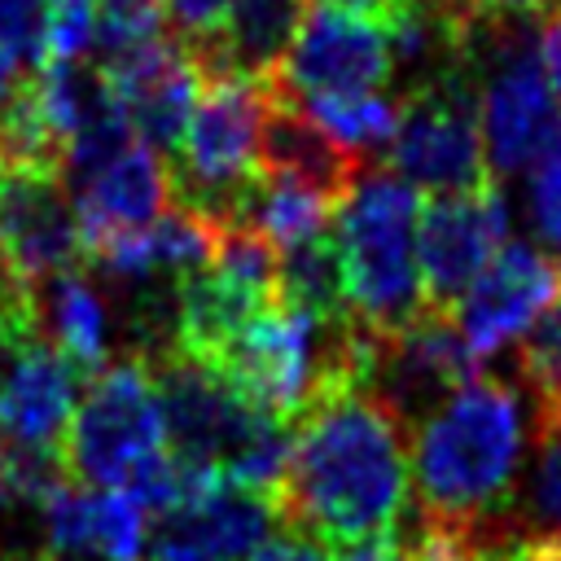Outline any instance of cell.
Here are the masks:
<instances>
[{
    "mask_svg": "<svg viewBox=\"0 0 561 561\" xmlns=\"http://www.w3.org/2000/svg\"><path fill=\"white\" fill-rule=\"evenodd\" d=\"M412 491L408 421L373 390H342L289 425L280 526L324 543L399 530Z\"/></svg>",
    "mask_w": 561,
    "mask_h": 561,
    "instance_id": "6da1fadb",
    "label": "cell"
},
{
    "mask_svg": "<svg viewBox=\"0 0 561 561\" xmlns=\"http://www.w3.org/2000/svg\"><path fill=\"white\" fill-rule=\"evenodd\" d=\"M522 460L526 408L517 386L473 373L412 430V491L421 526L495 552Z\"/></svg>",
    "mask_w": 561,
    "mask_h": 561,
    "instance_id": "7a4b0ae2",
    "label": "cell"
},
{
    "mask_svg": "<svg viewBox=\"0 0 561 561\" xmlns=\"http://www.w3.org/2000/svg\"><path fill=\"white\" fill-rule=\"evenodd\" d=\"M421 193L390 167L359 171L333 215L346 311L373 333H399L425 311L416 263Z\"/></svg>",
    "mask_w": 561,
    "mask_h": 561,
    "instance_id": "3957f363",
    "label": "cell"
},
{
    "mask_svg": "<svg viewBox=\"0 0 561 561\" xmlns=\"http://www.w3.org/2000/svg\"><path fill=\"white\" fill-rule=\"evenodd\" d=\"M272 101V79H202L197 105L171 153V202L206 215L210 224L241 219L245 193L259 175Z\"/></svg>",
    "mask_w": 561,
    "mask_h": 561,
    "instance_id": "277c9868",
    "label": "cell"
},
{
    "mask_svg": "<svg viewBox=\"0 0 561 561\" xmlns=\"http://www.w3.org/2000/svg\"><path fill=\"white\" fill-rule=\"evenodd\" d=\"M158 451H167V421L145 351L105 359L88 381L61 434L66 473L83 486H127Z\"/></svg>",
    "mask_w": 561,
    "mask_h": 561,
    "instance_id": "5b68a950",
    "label": "cell"
},
{
    "mask_svg": "<svg viewBox=\"0 0 561 561\" xmlns=\"http://www.w3.org/2000/svg\"><path fill=\"white\" fill-rule=\"evenodd\" d=\"M478 70L421 75L399 96V123L390 136V171L416 193H469L491 184L482 118H478Z\"/></svg>",
    "mask_w": 561,
    "mask_h": 561,
    "instance_id": "8992f818",
    "label": "cell"
},
{
    "mask_svg": "<svg viewBox=\"0 0 561 561\" xmlns=\"http://www.w3.org/2000/svg\"><path fill=\"white\" fill-rule=\"evenodd\" d=\"M478 118L486 140L491 175H513L522 167H535L543 153L561 110L557 92L539 66V57L522 44V35H504V26L491 31L482 57H478Z\"/></svg>",
    "mask_w": 561,
    "mask_h": 561,
    "instance_id": "52a82bcc",
    "label": "cell"
},
{
    "mask_svg": "<svg viewBox=\"0 0 561 561\" xmlns=\"http://www.w3.org/2000/svg\"><path fill=\"white\" fill-rule=\"evenodd\" d=\"M394 75V48L386 22L316 0L298 35L272 75V83L289 96H342V92H377Z\"/></svg>",
    "mask_w": 561,
    "mask_h": 561,
    "instance_id": "ba28073f",
    "label": "cell"
},
{
    "mask_svg": "<svg viewBox=\"0 0 561 561\" xmlns=\"http://www.w3.org/2000/svg\"><path fill=\"white\" fill-rule=\"evenodd\" d=\"M508 241V202L500 184H482L469 193H434L416 219V263L425 307L456 316L469 285Z\"/></svg>",
    "mask_w": 561,
    "mask_h": 561,
    "instance_id": "9c48e42d",
    "label": "cell"
},
{
    "mask_svg": "<svg viewBox=\"0 0 561 561\" xmlns=\"http://www.w3.org/2000/svg\"><path fill=\"white\" fill-rule=\"evenodd\" d=\"M276 526L280 517L267 495L210 473L180 504L149 522L145 561H250Z\"/></svg>",
    "mask_w": 561,
    "mask_h": 561,
    "instance_id": "30bf717a",
    "label": "cell"
},
{
    "mask_svg": "<svg viewBox=\"0 0 561 561\" xmlns=\"http://www.w3.org/2000/svg\"><path fill=\"white\" fill-rule=\"evenodd\" d=\"M0 259L26 289L57 272L88 267L61 171H0Z\"/></svg>",
    "mask_w": 561,
    "mask_h": 561,
    "instance_id": "8fae6325",
    "label": "cell"
},
{
    "mask_svg": "<svg viewBox=\"0 0 561 561\" xmlns=\"http://www.w3.org/2000/svg\"><path fill=\"white\" fill-rule=\"evenodd\" d=\"M473 373H478V355L469 351L456 316L425 307L408 329L381 333L368 390L381 394L412 430L425 412H434Z\"/></svg>",
    "mask_w": 561,
    "mask_h": 561,
    "instance_id": "7c38bea8",
    "label": "cell"
},
{
    "mask_svg": "<svg viewBox=\"0 0 561 561\" xmlns=\"http://www.w3.org/2000/svg\"><path fill=\"white\" fill-rule=\"evenodd\" d=\"M561 294V259L535 241H504L456 307V324L478 359L517 342Z\"/></svg>",
    "mask_w": 561,
    "mask_h": 561,
    "instance_id": "4fadbf2b",
    "label": "cell"
},
{
    "mask_svg": "<svg viewBox=\"0 0 561 561\" xmlns=\"http://www.w3.org/2000/svg\"><path fill=\"white\" fill-rule=\"evenodd\" d=\"M101 75H105L114 105L131 123V131L145 145H153L158 153H175L180 131L202 92V75L193 66L188 48L180 39L158 35L127 53L101 57Z\"/></svg>",
    "mask_w": 561,
    "mask_h": 561,
    "instance_id": "5bb4252c",
    "label": "cell"
},
{
    "mask_svg": "<svg viewBox=\"0 0 561 561\" xmlns=\"http://www.w3.org/2000/svg\"><path fill=\"white\" fill-rule=\"evenodd\" d=\"M75 188V219L83 237V263L105 241L153 224L171 206V162L145 140H131L110 162L88 171Z\"/></svg>",
    "mask_w": 561,
    "mask_h": 561,
    "instance_id": "9a60e30c",
    "label": "cell"
},
{
    "mask_svg": "<svg viewBox=\"0 0 561 561\" xmlns=\"http://www.w3.org/2000/svg\"><path fill=\"white\" fill-rule=\"evenodd\" d=\"M44 548L53 557H83V561H145L149 543V508L127 491H96L83 482H61L39 508Z\"/></svg>",
    "mask_w": 561,
    "mask_h": 561,
    "instance_id": "2e32d148",
    "label": "cell"
},
{
    "mask_svg": "<svg viewBox=\"0 0 561 561\" xmlns=\"http://www.w3.org/2000/svg\"><path fill=\"white\" fill-rule=\"evenodd\" d=\"M307 0H237L219 31L202 39H180L202 79H272L298 35Z\"/></svg>",
    "mask_w": 561,
    "mask_h": 561,
    "instance_id": "e0dca14e",
    "label": "cell"
},
{
    "mask_svg": "<svg viewBox=\"0 0 561 561\" xmlns=\"http://www.w3.org/2000/svg\"><path fill=\"white\" fill-rule=\"evenodd\" d=\"M83 373L44 337H31L0 386V430L26 447H61Z\"/></svg>",
    "mask_w": 561,
    "mask_h": 561,
    "instance_id": "ac0fdd59",
    "label": "cell"
},
{
    "mask_svg": "<svg viewBox=\"0 0 561 561\" xmlns=\"http://www.w3.org/2000/svg\"><path fill=\"white\" fill-rule=\"evenodd\" d=\"M259 171H280V175L307 180L320 193H329V197L342 202L346 188L359 180L364 158H355L351 149H342L294 96H285L276 88V101H272V114H267V131H263Z\"/></svg>",
    "mask_w": 561,
    "mask_h": 561,
    "instance_id": "d6986e66",
    "label": "cell"
},
{
    "mask_svg": "<svg viewBox=\"0 0 561 561\" xmlns=\"http://www.w3.org/2000/svg\"><path fill=\"white\" fill-rule=\"evenodd\" d=\"M31 302L39 337L53 342L88 381L110 359V307L101 289L88 280V267H70L39 280L31 289Z\"/></svg>",
    "mask_w": 561,
    "mask_h": 561,
    "instance_id": "ffe728a7",
    "label": "cell"
},
{
    "mask_svg": "<svg viewBox=\"0 0 561 561\" xmlns=\"http://www.w3.org/2000/svg\"><path fill=\"white\" fill-rule=\"evenodd\" d=\"M272 302L254 298L250 289L224 280L210 263L180 276L175 280V324H171V346L193 355V359H206V364H219V355L228 351V342Z\"/></svg>",
    "mask_w": 561,
    "mask_h": 561,
    "instance_id": "44dd1931",
    "label": "cell"
},
{
    "mask_svg": "<svg viewBox=\"0 0 561 561\" xmlns=\"http://www.w3.org/2000/svg\"><path fill=\"white\" fill-rule=\"evenodd\" d=\"M535 535L561 539V408H535L530 456L500 522V543Z\"/></svg>",
    "mask_w": 561,
    "mask_h": 561,
    "instance_id": "7402d4cb",
    "label": "cell"
},
{
    "mask_svg": "<svg viewBox=\"0 0 561 561\" xmlns=\"http://www.w3.org/2000/svg\"><path fill=\"white\" fill-rule=\"evenodd\" d=\"M333 215H337V197L280 171H259L241 206V219L254 224L276 250L324 237L333 228Z\"/></svg>",
    "mask_w": 561,
    "mask_h": 561,
    "instance_id": "603a6c76",
    "label": "cell"
},
{
    "mask_svg": "<svg viewBox=\"0 0 561 561\" xmlns=\"http://www.w3.org/2000/svg\"><path fill=\"white\" fill-rule=\"evenodd\" d=\"M276 302L311 311V316H342L346 311V289H342V263H337L333 232L280 250Z\"/></svg>",
    "mask_w": 561,
    "mask_h": 561,
    "instance_id": "cb8c5ba5",
    "label": "cell"
},
{
    "mask_svg": "<svg viewBox=\"0 0 561 561\" xmlns=\"http://www.w3.org/2000/svg\"><path fill=\"white\" fill-rule=\"evenodd\" d=\"M289 96V92H285ZM298 101V96H294ZM342 149L355 158H368L377 149H390L394 123H399V101L381 92H342V96H302L298 101Z\"/></svg>",
    "mask_w": 561,
    "mask_h": 561,
    "instance_id": "d4e9b609",
    "label": "cell"
},
{
    "mask_svg": "<svg viewBox=\"0 0 561 561\" xmlns=\"http://www.w3.org/2000/svg\"><path fill=\"white\" fill-rule=\"evenodd\" d=\"M517 377L535 394V408H561V294L522 333Z\"/></svg>",
    "mask_w": 561,
    "mask_h": 561,
    "instance_id": "484cf974",
    "label": "cell"
},
{
    "mask_svg": "<svg viewBox=\"0 0 561 561\" xmlns=\"http://www.w3.org/2000/svg\"><path fill=\"white\" fill-rule=\"evenodd\" d=\"M167 9L162 0H101L96 9V48L101 57L127 53L136 44H149L162 35Z\"/></svg>",
    "mask_w": 561,
    "mask_h": 561,
    "instance_id": "4316f807",
    "label": "cell"
},
{
    "mask_svg": "<svg viewBox=\"0 0 561 561\" xmlns=\"http://www.w3.org/2000/svg\"><path fill=\"white\" fill-rule=\"evenodd\" d=\"M530 224L539 241L561 250V118L530 167Z\"/></svg>",
    "mask_w": 561,
    "mask_h": 561,
    "instance_id": "83f0119b",
    "label": "cell"
},
{
    "mask_svg": "<svg viewBox=\"0 0 561 561\" xmlns=\"http://www.w3.org/2000/svg\"><path fill=\"white\" fill-rule=\"evenodd\" d=\"M101 0H48V48L44 61H79L96 44Z\"/></svg>",
    "mask_w": 561,
    "mask_h": 561,
    "instance_id": "f1b7e54d",
    "label": "cell"
},
{
    "mask_svg": "<svg viewBox=\"0 0 561 561\" xmlns=\"http://www.w3.org/2000/svg\"><path fill=\"white\" fill-rule=\"evenodd\" d=\"M48 48V0H0V53L44 66Z\"/></svg>",
    "mask_w": 561,
    "mask_h": 561,
    "instance_id": "f546056e",
    "label": "cell"
},
{
    "mask_svg": "<svg viewBox=\"0 0 561 561\" xmlns=\"http://www.w3.org/2000/svg\"><path fill=\"white\" fill-rule=\"evenodd\" d=\"M232 4H237V0H162L167 22L175 26L180 39H202V35L219 31Z\"/></svg>",
    "mask_w": 561,
    "mask_h": 561,
    "instance_id": "4dcf8cb0",
    "label": "cell"
},
{
    "mask_svg": "<svg viewBox=\"0 0 561 561\" xmlns=\"http://www.w3.org/2000/svg\"><path fill=\"white\" fill-rule=\"evenodd\" d=\"M250 561H333V552L320 548L316 535H302V530H294V526H280V530H272V535L254 548Z\"/></svg>",
    "mask_w": 561,
    "mask_h": 561,
    "instance_id": "1f68e13d",
    "label": "cell"
},
{
    "mask_svg": "<svg viewBox=\"0 0 561 561\" xmlns=\"http://www.w3.org/2000/svg\"><path fill=\"white\" fill-rule=\"evenodd\" d=\"M329 552H333V561H412L408 557V539H399V530H381V535H364V539H342Z\"/></svg>",
    "mask_w": 561,
    "mask_h": 561,
    "instance_id": "d6a6232c",
    "label": "cell"
},
{
    "mask_svg": "<svg viewBox=\"0 0 561 561\" xmlns=\"http://www.w3.org/2000/svg\"><path fill=\"white\" fill-rule=\"evenodd\" d=\"M535 57L552 83V92L561 96V4H548L543 9V22H539V35H535Z\"/></svg>",
    "mask_w": 561,
    "mask_h": 561,
    "instance_id": "836d02e7",
    "label": "cell"
},
{
    "mask_svg": "<svg viewBox=\"0 0 561 561\" xmlns=\"http://www.w3.org/2000/svg\"><path fill=\"white\" fill-rule=\"evenodd\" d=\"M482 22L491 26H504V22H522V18H535L548 9V0H465Z\"/></svg>",
    "mask_w": 561,
    "mask_h": 561,
    "instance_id": "e575fe53",
    "label": "cell"
},
{
    "mask_svg": "<svg viewBox=\"0 0 561 561\" xmlns=\"http://www.w3.org/2000/svg\"><path fill=\"white\" fill-rule=\"evenodd\" d=\"M486 561H561V539H508L495 552H486Z\"/></svg>",
    "mask_w": 561,
    "mask_h": 561,
    "instance_id": "d590c367",
    "label": "cell"
},
{
    "mask_svg": "<svg viewBox=\"0 0 561 561\" xmlns=\"http://www.w3.org/2000/svg\"><path fill=\"white\" fill-rule=\"evenodd\" d=\"M18 57H9V53H0V110L9 105V96L22 88V75H18Z\"/></svg>",
    "mask_w": 561,
    "mask_h": 561,
    "instance_id": "8d00e7d4",
    "label": "cell"
},
{
    "mask_svg": "<svg viewBox=\"0 0 561 561\" xmlns=\"http://www.w3.org/2000/svg\"><path fill=\"white\" fill-rule=\"evenodd\" d=\"M0 561H61V557H53L48 548H35V552H4Z\"/></svg>",
    "mask_w": 561,
    "mask_h": 561,
    "instance_id": "74e56055",
    "label": "cell"
},
{
    "mask_svg": "<svg viewBox=\"0 0 561 561\" xmlns=\"http://www.w3.org/2000/svg\"><path fill=\"white\" fill-rule=\"evenodd\" d=\"M4 285H18V280L9 276V267H4V259H0V289H4Z\"/></svg>",
    "mask_w": 561,
    "mask_h": 561,
    "instance_id": "f35d334b",
    "label": "cell"
},
{
    "mask_svg": "<svg viewBox=\"0 0 561 561\" xmlns=\"http://www.w3.org/2000/svg\"><path fill=\"white\" fill-rule=\"evenodd\" d=\"M13 289H26V285H4V289H0V298H4V294H13Z\"/></svg>",
    "mask_w": 561,
    "mask_h": 561,
    "instance_id": "ab89813d",
    "label": "cell"
},
{
    "mask_svg": "<svg viewBox=\"0 0 561 561\" xmlns=\"http://www.w3.org/2000/svg\"><path fill=\"white\" fill-rule=\"evenodd\" d=\"M0 460H4V443H0Z\"/></svg>",
    "mask_w": 561,
    "mask_h": 561,
    "instance_id": "60d3db41",
    "label": "cell"
},
{
    "mask_svg": "<svg viewBox=\"0 0 561 561\" xmlns=\"http://www.w3.org/2000/svg\"><path fill=\"white\" fill-rule=\"evenodd\" d=\"M548 4H561V0H548Z\"/></svg>",
    "mask_w": 561,
    "mask_h": 561,
    "instance_id": "b9f144b4",
    "label": "cell"
}]
</instances>
